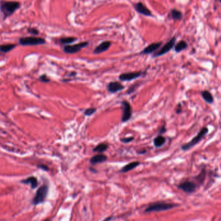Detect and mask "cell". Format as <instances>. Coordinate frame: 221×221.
I'll list each match as a JSON object with an SVG mask.
<instances>
[{
    "instance_id": "cell-16",
    "label": "cell",
    "mask_w": 221,
    "mask_h": 221,
    "mask_svg": "<svg viewBox=\"0 0 221 221\" xmlns=\"http://www.w3.org/2000/svg\"><path fill=\"white\" fill-rule=\"evenodd\" d=\"M140 164V162L138 161L135 162H132L127 165L125 166L121 170H120V172L121 173H127L128 172L131 171V170L135 169L136 167H137Z\"/></svg>"
},
{
    "instance_id": "cell-4",
    "label": "cell",
    "mask_w": 221,
    "mask_h": 221,
    "mask_svg": "<svg viewBox=\"0 0 221 221\" xmlns=\"http://www.w3.org/2000/svg\"><path fill=\"white\" fill-rule=\"evenodd\" d=\"M176 206L173 203H167L165 202H157V203L150 204L145 210V212H153V211H166L168 210L173 209Z\"/></svg>"
},
{
    "instance_id": "cell-1",
    "label": "cell",
    "mask_w": 221,
    "mask_h": 221,
    "mask_svg": "<svg viewBox=\"0 0 221 221\" xmlns=\"http://www.w3.org/2000/svg\"><path fill=\"white\" fill-rule=\"evenodd\" d=\"M21 7V3L17 1L0 0V12L2 14V19L5 21Z\"/></svg>"
},
{
    "instance_id": "cell-38",
    "label": "cell",
    "mask_w": 221,
    "mask_h": 221,
    "mask_svg": "<svg viewBox=\"0 0 221 221\" xmlns=\"http://www.w3.org/2000/svg\"><path fill=\"white\" fill-rule=\"evenodd\" d=\"M215 1H219V2H220V0H215Z\"/></svg>"
},
{
    "instance_id": "cell-18",
    "label": "cell",
    "mask_w": 221,
    "mask_h": 221,
    "mask_svg": "<svg viewBox=\"0 0 221 221\" xmlns=\"http://www.w3.org/2000/svg\"><path fill=\"white\" fill-rule=\"evenodd\" d=\"M166 142V138L163 136L162 135H158L153 140V144L154 146L156 148H159L162 147L164 144H165Z\"/></svg>"
},
{
    "instance_id": "cell-26",
    "label": "cell",
    "mask_w": 221,
    "mask_h": 221,
    "mask_svg": "<svg viewBox=\"0 0 221 221\" xmlns=\"http://www.w3.org/2000/svg\"><path fill=\"white\" fill-rule=\"evenodd\" d=\"M139 86H140V84H139V83H136V84H132V85H130V86L129 87V89H128V90L127 91V93H126L128 94H132V93H134V92L136 91V89H137V87H138Z\"/></svg>"
},
{
    "instance_id": "cell-13",
    "label": "cell",
    "mask_w": 221,
    "mask_h": 221,
    "mask_svg": "<svg viewBox=\"0 0 221 221\" xmlns=\"http://www.w3.org/2000/svg\"><path fill=\"white\" fill-rule=\"evenodd\" d=\"M178 187L186 193H193L196 190V184L191 181H185L182 182L178 186Z\"/></svg>"
},
{
    "instance_id": "cell-14",
    "label": "cell",
    "mask_w": 221,
    "mask_h": 221,
    "mask_svg": "<svg viewBox=\"0 0 221 221\" xmlns=\"http://www.w3.org/2000/svg\"><path fill=\"white\" fill-rule=\"evenodd\" d=\"M112 45V42L110 41H104L100 43L98 46L95 48L93 50V54H99L108 50Z\"/></svg>"
},
{
    "instance_id": "cell-30",
    "label": "cell",
    "mask_w": 221,
    "mask_h": 221,
    "mask_svg": "<svg viewBox=\"0 0 221 221\" xmlns=\"http://www.w3.org/2000/svg\"><path fill=\"white\" fill-rule=\"evenodd\" d=\"M39 80L42 82H46V83H47V82H49L50 81V80L47 78V76L45 75V74L42 75L41 77H40Z\"/></svg>"
},
{
    "instance_id": "cell-11",
    "label": "cell",
    "mask_w": 221,
    "mask_h": 221,
    "mask_svg": "<svg viewBox=\"0 0 221 221\" xmlns=\"http://www.w3.org/2000/svg\"><path fill=\"white\" fill-rule=\"evenodd\" d=\"M125 87L119 81H111L107 85L106 89L108 93L114 94L123 91Z\"/></svg>"
},
{
    "instance_id": "cell-7",
    "label": "cell",
    "mask_w": 221,
    "mask_h": 221,
    "mask_svg": "<svg viewBox=\"0 0 221 221\" xmlns=\"http://www.w3.org/2000/svg\"><path fill=\"white\" fill-rule=\"evenodd\" d=\"M89 45V41H83L80 42L74 45H65L63 48V50L66 54H75L79 53L80 50L86 47Z\"/></svg>"
},
{
    "instance_id": "cell-20",
    "label": "cell",
    "mask_w": 221,
    "mask_h": 221,
    "mask_svg": "<svg viewBox=\"0 0 221 221\" xmlns=\"http://www.w3.org/2000/svg\"><path fill=\"white\" fill-rule=\"evenodd\" d=\"M188 47L187 43L184 40H181L174 45V50L176 53H180L182 50L186 49Z\"/></svg>"
},
{
    "instance_id": "cell-37",
    "label": "cell",
    "mask_w": 221,
    "mask_h": 221,
    "mask_svg": "<svg viewBox=\"0 0 221 221\" xmlns=\"http://www.w3.org/2000/svg\"><path fill=\"white\" fill-rule=\"evenodd\" d=\"M44 221H50V220H48V219H46V220H45Z\"/></svg>"
},
{
    "instance_id": "cell-31",
    "label": "cell",
    "mask_w": 221,
    "mask_h": 221,
    "mask_svg": "<svg viewBox=\"0 0 221 221\" xmlns=\"http://www.w3.org/2000/svg\"><path fill=\"white\" fill-rule=\"evenodd\" d=\"M166 131H167V128H166V126L165 125H162V127L160 128V129H159L158 133H159V135H162V134L166 133Z\"/></svg>"
},
{
    "instance_id": "cell-29",
    "label": "cell",
    "mask_w": 221,
    "mask_h": 221,
    "mask_svg": "<svg viewBox=\"0 0 221 221\" xmlns=\"http://www.w3.org/2000/svg\"><path fill=\"white\" fill-rule=\"evenodd\" d=\"M134 140V138L133 136H130V137H125V138H123L120 139V141L123 143L125 144H128L130 143L131 142H132V140Z\"/></svg>"
},
{
    "instance_id": "cell-3",
    "label": "cell",
    "mask_w": 221,
    "mask_h": 221,
    "mask_svg": "<svg viewBox=\"0 0 221 221\" xmlns=\"http://www.w3.org/2000/svg\"><path fill=\"white\" fill-rule=\"evenodd\" d=\"M18 42L23 46H35L46 44V40L41 37L27 36L20 37Z\"/></svg>"
},
{
    "instance_id": "cell-2",
    "label": "cell",
    "mask_w": 221,
    "mask_h": 221,
    "mask_svg": "<svg viewBox=\"0 0 221 221\" xmlns=\"http://www.w3.org/2000/svg\"><path fill=\"white\" fill-rule=\"evenodd\" d=\"M208 132H209V129H208L207 127L203 128L200 130L198 133L191 140L182 145L181 146V149L182 151H186L193 148L194 146H196V145L198 144L203 139L204 137L208 133Z\"/></svg>"
},
{
    "instance_id": "cell-6",
    "label": "cell",
    "mask_w": 221,
    "mask_h": 221,
    "mask_svg": "<svg viewBox=\"0 0 221 221\" xmlns=\"http://www.w3.org/2000/svg\"><path fill=\"white\" fill-rule=\"evenodd\" d=\"M122 107V116L121 120L123 123H125L130 120L132 116V110L130 104L127 100L121 102Z\"/></svg>"
},
{
    "instance_id": "cell-25",
    "label": "cell",
    "mask_w": 221,
    "mask_h": 221,
    "mask_svg": "<svg viewBox=\"0 0 221 221\" xmlns=\"http://www.w3.org/2000/svg\"><path fill=\"white\" fill-rule=\"evenodd\" d=\"M96 111H97L96 108H95V107H91V108L85 109V111H84V115L87 116H90L93 114H95V113L96 112Z\"/></svg>"
},
{
    "instance_id": "cell-33",
    "label": "cell",
    "mask_w": 221,
    "mask_h": 221,
    "mask_svg": "<svg viewBox=\"0 0 221 221\" xmlns=\"http://www.w3.org/2000/svg\"><path fill=\"white\" fill-rule=\"evenodd\" d=\"M38 167H39V168H40V169H43V170H45V171H48V170H49L48 167H47V166H46V165H43V164H41V165H39V166H38Z\"/></svg>"
},
{
    "instance_id": "cell-28",
    "label": "cell",
    "mask_w": 221,
    "mask_h": 221,
    "mask_svg": "<svg viewBox=\"0 0 221 221\" xmlns=\"http://www.w3.org/2000/svg\"><path fill=\"white\" fill-rule=\"evenodd\" d=\"M205 175H206V171L205 169H203L202 170L201 173L197 176V179L200 182H204V180L205 179Z\"/></svg>"
},
{
    "instance_id": "cell-17",
    "label": "cell",
    "mask_w": 221,
    "mask_h": 221,
    "mask_svg": "<svg viewBox=\"0 0 221 221\" xmlns=\"http://www.w3.org/2000/svg\"><path fill=\"white\" fill-rule=\"evenodd\" d=\"M201 95L206 103L210 104H211L213 103L214 98L212 95V94L209 91L204 90L203 91H202Z\"/></svg>"
},
{
    "instance_id": "cell-22",
    "label": "cell",
    "mask_w": 221,
    "mask_h": 221,
    "mask_svg": "<svg viewBox=\"0 0 221 221\" xmlns=\"http://www.w3.org/2000/svg\"><path fill=\"white\" fill-rule=\"evenodd\" d=\"M170 17L174 21H180L183 18V14L181 11L173 9L170 10Z\"/></svg>"
},
{
    "instance_id": "cell-24",
    "label": "cell",
    "mask_w": 221,
    "mask_h": 221,
    "mask_svg": "<svg viewBox=\"0 0 221 221\" xmlns=\"http://www.w3.org/2000/svg\"><path fill=\"white\" fill-rule=\"evenodd\" d=\"M16 47V44H5L0 45V52L2 53H7Z\"/></svg>"
},
{
    "instance_id": "cell-15",
    "label": "cell",
    "mask_w": 221,
    "mask_h": 221,
    "mask_svg": "<svg viewBox=\"0 0 221 221\" xmlns=\"http://www.w3.org/2000/svg\"><path fill=\"white\" fill-rule=\"evenodd\" d=\"M108 159V157L103 153H99L96 155H94L90 159V162L92 165H96V164H101L106 162Z\"/></svg>"
},
{
    "instance_id": "cell-35",
    "label": "cell",
    "mask_w": 221,
    "mask_h": 221,
    "mask_svg": "<svg viewBox=\"0 0 221 221\" xmlns=\"http://www.w3.org/2000/svg\"><path fill=\"white\" fill-rule=\"evenodd\" d=\"M77 75V73L76 72H72L69 73V74L68 75L69 77H75Z\"/></svg>"
},
{
    "instance_id": "cell-5",
    "label": "cell",
    "mask_w": 221,
    "mask_h": 221,
    "mask_svg": "<svg viewBox=\"0 0 221 221\" xmlns=\"http://www.w3.org/2000/svg\"><path fill=\"white\" fill-rule=\"evenodd\" d=\"M48 192V187L46 185H43L40 187L36 193L35 196L33 200V204L37 205L42 203L46 199Z\"/></svg>"
},
{
    "instance_id": "cell-27",
    "label": "cell",
    "mask_w": 221,
    "mask_h": 221,
    "mask_svg": "<svg viewBox=\"0 0 221 221\" xmlns=\"http://www.w3.org/2000/svg\"><path fill=\"white\" fill-rule=\"evenodd\" d=\"M27 31L29 34L33 35V36H38L40 34V32L39 30L35 27H28L27 29Z\"/></svg>"
},
{
    "instance_id": "cell-32",
    "label": "cell",
    "mask_w": 221,
    "mask_h": 221,
    "mask_svg": "<svg viewBox=\"0 0 221 221\" xmlns=\"http://www.w3.org/2000/svg\"><path fill=\"white\" fill-rule=\"evenodd\" d=\"M182 112V105L181 104H178L177 107H176V112L177 113V114H180V113Z\"/></svg>"
},
{
    "instance_id": "cell-19",
    "label": "cell",
    "mask_w": 221,
    "mask_h": 221,
    "mask_svg": "<svg viewBox=\"0 0 221 221\" xmlns=\"http://www.w3.org/2000/svg\"><path fill=\"white\" fill-rule=\"evenodd\" d=\"M108 144L107 143H100L93 148V151L98 153H103L108 149Z\"/></svg>"
},
{
    "instance_id": "cell-9",
    "label": "cell",
    "mask_w": 221,
    "mask_h": 221,
    "mask_svg": "<svg viewBox=\"0 0 221 221\" xmlns=\"http://www.w3.org/2000/svg\"><path fill=\"white\" fill-rule=\"evenodd\" d=\"M142 74L143 72L141 71L121 73L119 76V80L122 81H130L141 77Z\"/></svg>"
},
{
    "instance_id": "cell-12",
    "label": "cell",
    "mask_w": 221,
    "mask_h": 221,
    "mask_svg": "<svg viewBox=\"0 0 221 221\" xmlns=\"http://www.w3.org/2000/svg\"><path fill=\"white\" fill-rule=\"evenodd\" d=\"M162 45V41L154 42L150 43V45L147 46L140 53V54H149L155 53Z\"/></svg>"
},
{
    "instance_id": "cell-34",
    "label": "cell",
    "mask_w": 221,
    "mask_h": 221,
    "mask_svg": "<svg viewBox=\"0 0 221 221\" xmlns=\"http://www.w3.org/2000/svg\"><path fill=\"white\" fill-rule=\"evenodd\" d=\"M147 151L145 150V149H141V150H138L137 151V153L139 154V155H143V154H145L147 153Z\"/></svg>"
},
{
    "instance_id": "cell-21",
    "label": "cell",
    "mask_w": 221,
    "mask_h": 221,
    "mask_svg": "<svg viewBox=\"0 0 221 221\" xmlns=\"http://www.w3.org/2000/svg\"><path fill=\"white\" fill-rule=\"evenodd\" d=\"M23 184H29L32 189H35L38 186V180L35 176H29L27 179L21 181Z\"/></svg>"
},
{
    "instance_id": "cell-36",
    "label": "cell",
    "mask_w": 221,
    "mask_h": 221,
    "mask_svg": "<svg viewBox=\"0 0 221 221\" xmlns=\"http://www.w3.org/2000/svg\"><path fill=\"white\" fill-rule=\"evenodd\" d=\"M90 169L91 170L92 172H94V173H96V172H97V170H96V169H93V168H90Z\"/></svg>"
},
{
    "instance_id": "cell-8",
    "label": "cell",
    "mask_w": 221,
    "mask_h": 221,
    "mask_svg": "<svg viewBox=\"0 0 221 221\" xmlns=\"http://www.w3.org/2000/svg\"><path fill=\"white\" fill-rule=\"evenodd\" d=\"M176 37L174 36L171 39H170L169 41H168L165 45H164L157 52H155L154 53V54L153 55V58H157V57H160V56H162L164 54H167V53H169L170 50H171L175 45L176 43Z\"/></svg>"
},
{
    "instance_id": "cell-23",
    "label": "cell",
    "mask_w": 221,
    "mask_h": 221,
    "mask_svg": "<svg viewBox=\"0 0 221 221\" xmlns=\"http://www.w3.org/2000/svg\"><path fill=\"white\" fill-rule=\"evenodd\" d=\"M78 39L76 37H73V36L63 37H61V38L59 40V42L61 44H62V45H69V44L74 43L75 41H76Z\"/></svg>"
},
{
    "instance_id": "cell-10",
    "label": "cell",
    "mask_w": 221,
    "mask_h": 221,
    "mask_svg": "<svg viewBox=\"0 0 221 221\" xmlns=\"http://www.w3.org/2000/svg\"><path fill=\"white\" fill-rule=\"evenodd\" d=\"M133 6H134V8L136 10V11L137 12H138L139 14H142L145 16L153 17L152 12H151V11L143 3L137 2L135 4H134Z\"/></svg>"
}]
</instances>
